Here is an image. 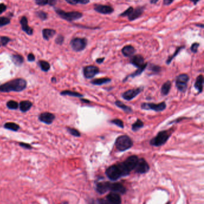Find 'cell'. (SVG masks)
I'll list each match as a JSON object with an SVG mask.
<instances>
[{
    "label": "cell",
    "instance_id": "obj_28",
    "mask_svg": "<svg viewBox=\"0 0 204 204\" xmlns=\"http://www.w3.org/2000/svg\"><path fill=\"white\" fill-rule=\"evenodd\" d=\"M4 127L7 130H12L13 131H17L20 129V127L18 124L14 123H7L4 125Z\"/></svg>",
    "mask_w": 204,
    "mask_h": 204
},
{
    "label": "cell",
    "instance_id": "obj_46",
    "mask_svg": "<svg viewBox=\"0 0 204 204\" xmlns=\"http://www.w3.org/2000/svg\"><path fill=\"white\" fill-rule=\"evenodd\" d=\"M19 145L20 146H21L22 148H25V149H26L29 150L32 149V147L31 146V145H29V144H28V143H22V142H21V143H19Z\"/></svg>",
    "mask_w": 204,
    "mask_h": 204
},
{
    "label": "cell",
    "instance_id": "obj_4",
    "mask_svg": "<svg viewBox=\"0 0 204 204\" xmlns=\"http://www.w3.org/2000/svg\"><path fill=\"white\" fill-rule=\"evenodd\" d=\"M115 145L119 151L124 152L132 148L133 146V141L129 136L122 135L116 138Z\"/></svg>",
    "mask_w": 204,
    "mask_h": 204
},
{
    "label": "cell",
    "instance_id": "obj_7",
    "mask_svg": "<svg viewBox=\"0 0 204 204\" xmlns=\"http://www.w3.org/2000/svg\"><path fill=\"white\" fill-rule=\"evenodd\" d=\"M189 77L187 74L183 73L179 75L176 80V85L177 89L182 93L186 91L187 88V83L189 81Z\"/></svg>",
    "mask_w": 204,
    "mask_h": 204
},
{
    "label": "cell",
    "instance_id": "obj_52",
    "mask_svg": "<svg viewBox=\"0 0 204 204\" xmlns=\"http://www.w3.org/2000/svg\"><path fill=\"white\" fill-rule=\"evenodd\" d=\"M68 3L71 4V5H76L77 4V2L76 1V0H65Z\"/></svg>",
    "mask_w": 204,
    "mask_h": 204
},
{
    "label": "cell",
    "instance_id": "obj_8",
    "mask_svg": "<svg viewBox=\"0 0 204 204\" xmlns=\"http://www.w3.org/2000/svg\"><path fill=\"white\" fill-rule=\"evenodd\" d=\"M87 44V40L82 38H75L70 42L71 48L74 51L77 52L83 51L86 48Z\"/></svg>",
    "mask_w": 204,
    "mask_h": 204
},
{
    "label": "cell",
    "instance_id": "obj_6",
    "mask_svg": "<svg viewBox=\"0 0 204 204\" xmlns=\"http://www.w3.org/2000/svg\"><path fill=\"white\" fill-rule=\"evenodd\" d=\"M56 12L61 18L69 22L78 20L83 16L82 13L78 12H65L60 9H57L56 10Z\"/></svg>",
    "mask_w": 204,
    "mask_h": 204
},
{
    "label": "cell",
    "instance_id": "obj_29",
    "mask_svg": "<svg viewBox=\"0 0 204 204\" xmlns=\"http://www.w3.org/2000/svg\"><path fill=\"white\" fill-rule=\"evenodd\" d=\"M115 105L119 108L122 109L123 111H124L125 112L127 113H131L132 111V109H131L130 107L125 105L123 103H122L121 101L120 100H116L115 102Z\"/></svg>",
    "mask_w": 204,
    "mask_h": 204
},
{
    "label": "cell",
    "instance_id": "obj_16",
    "mask_svg": "<svg viewBox=\"0 0 204 204\" xmlns=\"http://www.w3.org/2000/svg\"><path fill=\"white\" fill-rule=\"evenodd\" d=\"M130 63L138 68H141L146 64H147V63H144V57L140 55L132 56V57L130 60Z\"/></svg>",
    "mask_w": 204,
    "mask_h": 204
},
{
    "label": "cell",
    "instance_id": "obj_25",
    "mask_svg": "<svg viewBox=\"0 0 204 204\" xmlns=\"http://www.w3.org/2000/svg\"><path fill=\"white\" fill-rule=\"evenodd\" d=\"M12 61L16 66H19L23 64L24 59L21 55H12Z\"/></svg>",
    "mask_w": 204,
    "mask_h": 204
},
{
    "label": "cell",
    "instance_id": "obj_11",
    "mask_svg": "<svg viewBox=\"0 0 204 204\" xmlns=\"http://www.w3.org/2000/svg\"><path fill=\"white\" fill-rule=\"evenodd\" d=\"M99 72V69L98 67L93 65L87 66L83 68L84 77L87 79L93 78Z\"/></svg>",
    "mask_w": 204,
    "mask_h": 204
},
{
    "label": "cell",
    "instance_id": "obj_34",
    "mask_svg": "<svg viewBox=\"0 0 204 204\" xmlns=\"http://www.w3.org/2000/svg\"><path fill=\"white\" fill-rule=\"evenodd\" d=\"M7 107L11 110H15L19 108V104L14 100H9L7 102Z\"/></svg>",
    "mask_w": 204,
    "mask_h": 204
},
{
    "label": "cell",
    "instance_id": "obj_30",
    "mask_svg": "<svg viewBox=\"0 0 204 204\" xmlns=\"http://www.w3.org/2000/svg\"><path fill=\"white\" fill-rule=\"evenodd\" d=\"M61 95H69V96H72V97H80L81 98L83 97V95L75 91H70V90H65L62 91L61 92Z\"/></svg>",
    "mask_w": 204,
    "mask_h": 204
},
{
    "label": "cell",
    "instance_id": "obj_58",
    "mask_svg": "<svg viewBox=\"0 0 204 204\" xmlns=\"http://www.w3.org/2000/svg\"><path fill=\"white\" fill-rule=\"evenodd\" d=\"M197 26H198V27H201V25H197ZM201 27H202V28H203V27H204V26H203V25H201Z\"/></svg>",
    "mask_w": 204,
    "mask_h": 204
},
{
    "label": "cell",
    "instance_id": "obj_36",
    "mask_svg": "<svg viewBox=\"0 0 204 204\" xmlns=\"http://www.w3.org/2000/svg\"><path fill=\"white\" fill-rule=\"evenodd\" d=\"M147 66V63L144 66H143L141 67V68H138V69L136 70L135 72H134L133 73H132L131 75H130L129 77H132V78H134V77H137V76L141 75V74L143 73V72L145 70V69L146 68Z\"/></svg>",
    "mask_w": 204,
    "mask_h": 204
},
{
    "label": "cell",
    "instance_id": "obj_10",
    "mask_svg": "<svg viewBox=\"0 0 204 204\" xmlns=\"http://www.w3.org/2000/svg\"><path fill=\"white\" fill-rule=\"evenodd\" d=\"M135 173L138 174H144L147 173L150 170V166L149 163L144 158L138 159L135 168Z\"/></svg>",
    "mask_w": 204,
    "mask_h": 204
},
{
    "label": "cell",
    "instance_id": "obj_12",
    "mask_svg": "<svg viewBox=\"0 0 204 204\" xmlns=\"http://www.w3.org/2000/svg\"><path fill=\"white\" fill-rule=\"evenodd\" d=\"M143 90V87H139L134 89L129 90L124 92L122 95L123 98L126 100H131L134 98L136 95H138Z\"/></svg>",
    "mask_w": 204,
    "mask_h": 204
},
{
    "label": "cell",
    "instance_id": "obj_27",
    "mask_svg": "<svg viewBox=\"0 0 204 204\" xmlns=\"http://www.w3.org/2000/svg\"><path fill=\"white\" fill-rule=\"evenodd\" d=\"M111 80L109 78H98V79H94L93 80L91 83L95 85H101L105 84H107L109 82H111Z\"/></svg>",
    "mask_w": 204,
    "mask_h": 204
},
{
    "label": "cell",
    "instance_id": "obj_42",
    "mask_svg": "<svg viewBox=\"0 0 204 204\" xmlns=\"http://www.w3.org/2000/svg\"><path fill=\"white\" fill-rule=\"evenodd\" d=\"M37 16L41 19V20H46L47 18V15L46 13H44V12L42 11H39L38 12H37Z\"/></svg>",
    "mask_w": 204,
    "mask_h": 204
},
{
    "label": "cell",
    "instance_id": "obj_40",
    "mask_svg": "<svg viewBox=\"0 0 204 204\" xmlns=\"http://www.w3.org/2000/svg\"><path fill=\"white\" fill-rule=\"evenodd\" d=\"M110 122H111V123H114V125L118 126L119 127H120L121 128H124V123H123V122L121 120L114 119V120H111Z\"/></svg>",
    "mask_w": 204,
    "mask_h": 204
},
{
    "label": "cell",
    "instance_id": "obj_26",
    "mask_svg": "<svg viewBox=\"0 0 204 204\" xmlns=\"http://www.w3.org/2000/svg\"><path fill=\"white\" fill-rule=\"evenodd\" d=\"M171 82L170 81H167L163 84L161 87V93L162 95H166L169 94L171 90Z\"/></svg>",
    "mask_w": 204,
    "mask_h": 204
},
{
    "label": "cell",
    "instance_id": "obj_2",
    "mask_svg": "<svg viewBox=\"0 0 204 204\" xmlns=\"http://www.w3.org/2000/svg\"><path fill=\"white\" fill-rule=\"evenodd\" d=\"M138 160V156L136 155H132L128 157L124 162L118 163L122 172L123 177L129 175L131 171L135 169Z\"/></svg>",
    "mask_w": 204,
    "mask_h": 204
},
{
    "label": "cell",
    "instance_id": "obj_21",
    "mask_svg": "<svg viewBox=\"0 0 204 204\" xmlns=\"http://www.w3.org/2000/svg\"><path fill=\"white\" fill-rule=\"evenodd\" d=\"M122 53L125 57H131L135 53V49L132 45H126L123 48Z\"/></svg>",
    "mask_w": 204,
    "mask_h": 204
},
{
    "label": "cell",
    "instance_id": "obj_24",
    "mask_svg": "<svg viewBox=\"0 0 204 204\" xmlns=\"http://www.w3.org/2000/svg\"><path fill=\"white\" fill-rule=\"evenodd\" d=\"M96 191L99 194H104L108 191L107 182L98 183L96 184Z\"/></svg>",
    "mask_w": 204,
    "mask_h": 204
},
{
    "label": "cell",
    "instance_id": "obj_1",
    "mask_svg": "<svg viewBox=\"0 0 204 204\" xmlns=\"http://www.w3.org/2000/svg\"><path fill=\"white\" fill-rule=\"evenodd\" d=\"M27 85V81L23 78H16L0 85V92H20L24 90Z\"/></svg>",
    "mask_w": 204,
    "mask_h": 204
},
{
    "label": "cell",
    "instance_id": "obj_37",
    "mask_svg": "<svg viewBox=\"0 0 204 204\" xmlns=\"http://www.w3.org/2000/svg\"><path fill=\"white\" fill-rule=\"evenodd\" d=\"M67 130L68 131V133L71 134L72 136H75V137H80L81 134L76 129L73 128H71V127H67Z\"/></svg>",
    "mask_w": 204,
    "mask_h": 204
},
{
    "label": "cell",
    "instance_id": "obj_39",
    "mask_svg": "<svg viewBox=\"0 0 204 204\" xmlns=\"http://www.w3.org/2000/svg\"><path fill=\"white\" fill-rule=\"evenodd\" d=\"M10 39L7 37H0V47L6 46L9 42L10 41Z\"/></svg>",
    "mask_w": 204,
    "mask_h": 204
},
{
    "label": "cell",
    "instance_id": "obj_32",
    "mask_svg": "<svg viewBox=\"0 0 204 204\" xmlns=\"http://www.w3.org/2000/svg\"><path fill=\"white\" fill-rule=\"evenodd\" d=\"M39 65L41 70L44 72H47L50 68V65L49 62L45 60H40L39 62Z\"/></svg>",
    "mask_w": 204,
    "mask_h": 204
},
{
    "label": "cell",
    "instance_id": "obj_54",
    "mask_svg": "<svg viewBox=\"0 0 204 204\" xmlns=\"http://www.w3.org/2000/svg\"><path fill=\"white\" fill-rule=\"evenodd\" d=\"M81 101L83 102L84 103H91V102L89 100H86V99H83V98H81Z\"/></svg>",
    "mask_w": 204,
    "mask_h": 204
},
{
    "label": "cell",
    "instance_id": "obj_3",
    "mask_svg": "<svg viewBox=\"0 0 204 204\" xmlns=\"http://www.w3.org/2000/svg\"><path fill=\"white\" fill-rule=\"evenodd\" d=\"M171 130H163L159 132L150 141V145L153 146H161L166 143L171 135Z\"/></svg>",
    "mask_w": 204,
    "mask_h": 204
},
{
    "label": "cell",
    "instance_id": "obj_41",
    "mask_svg": "<svg viewBox=\"0 0 204 204\" xmlns=\"http://www.w3.org/2000/svg\"><path fill=\"white\" fill-rule=\"evenodd\" d=\"M149 69L154 73H159V72H160V71L161 70V67H159V66L154 65L152 64V65H150Z\"/></svg>",
    "mask_w": 204,
    "mask_h": 204
},
{
    "label": "cell",
    "instance_id": "obj_5",
    "mask_svg": "<svg viewBox=\"0 0 204 204\" xmlns=\"http://www.w3.org/2000/svg\"><path fill=\"white\" fill-rule=\"evenodd\" d=\"M106 174L111 180L116 181L123 177L122 173L118 165V164L113 165L106 170Z\"/></svg>",
    "mask_w": 204,
    "mask_h": 204
},
{
    "label": "cell",
    "instance_id": "obj_17",
    "mask_svg": "<svg viewBox=\"0 0 204 204\" xmlns=\"http://www.w3.org/2000/svg\"><path fill=\"white\" fill-rule=\"evenodd\" d=\"M94 10L99 13L109 14L114 12V9L109 5H104L100 4H96L94 6Z\"/></svg>",
    "mask_w": 204,
    "mask_h": 204
},
{
    "label": "cell",
    "instance_id": "obj_56",
    "mask_svg": "<svg viewBox=\"0 0 204 204\" xmlns=\"http://www.w3.org/2000/svg\"><path fill=\"white\" fill-rule=\"evenodd\" d=\"M158 1L159 0H150V2L151 4H156V3H157L158 2Z\"/></svg>",
    "mask_w": 204,
    "mask_h": 204
},
{
    "label": "cell",
    "instance_id": "obj_53",
    "mask_svg": "<svg viewBox=\"0 0 204 204\" xmlns=\"http://www.w3.org/2000/svg\"><path fill=\"white\" fill-rule=\"evenodd\" d=\"M104 59H105L104 58H99V59H97L96 60V62L97 63H98V64H101L104 62Z\"/></svg>",
    "mask_w": 204,
    "mask_h": 204
},
{
    "label": "cell",
    "instance_id": "obj_9",
    "mask_svg": "<svg viewBox=\"0 0 204 204\" xmlns=\"http://www.w3.org/2000/svg\"><path fill=\"white\" fill-rule=\"evenodd\" d=\"M166 105L165 102H162L158 104L151 103H143L141 105V109L144 110H152L155 112H161L166 109Z\"/></svg>",
    "mask_w": 204,
    "mask_h": 204
},
{
    "label": "cell",
    "instance_id": "obj_49",
    "mask_svg": "<svg viewBox=\"0 0 204 204\" xmlns=\"http://www.w3.org/2000/svg\"><path fill=\"white\" fill-rule=\"evenodd\" d=\"M27 59L29 62H34L35 60V55L32 53H30L28 55Z\"/></svg>",
    "mask_w": 204,
    "mask_h": 204
},
{
    "label": "cell",
    "instance_id": "obj_22",
    "mask_svg": "<svg viewBox=\"0 0 204 204\" xmlns=\"http://www.w3.org/2000/svg\"><path fill=\"white\" fill-rule=\"evenodd\" d=\"M32 106V102L28 100H25V101H22L21 102H20L19 105V108L21 112H27L31 108Z\"/></svg>",
    "mask_w": 204,
    "mask_h": 204
},
{
    "label": "cell",
    "instance_id": "obj_33",
    "mask_svg": "<svg viewBox=\"0 0 204 204\" xmlns=\"http://www.w3.org/2000/svg\"><path fill=\"white\" fill-rule=\"evenodd\" d=\"M144 126V123L143 122L140 120L139 119H138L136 121V122L133 123L132 125V130L134 131H137L141 128H143Z\"/></svg>",
    "mask_w": 204,
    "mask_h": 204
},
{
    "label": "cell",
    "instance_id": "obj_15",
    "mask_svg": "<svg viewBox=\"0 0 204 204\" xmlns=\"http://www.w3.org/2000/svg\"><path fill=\"white\" fill-rule=\"evenodd\" d=\"M106 201L108 204H121L122 200L119 194L111 192L106 196Z\"/></svg>",
    "mask_w": 204,
    "mask_h": 204
},
{
    "label": "cell",
    "instance_id": "obj_18",
    "mask_svg": "<svg viewBox=\"0 0 204 204\" xmlns=\"http://www.w3.org/2000/svg\"><path fill=\"white\" fill-rule=\"evenodd\" d=\"M144 12L143 7H138L135 9H133L131 14L128 16L130 21H132L140 17Z\"/></svg>",
    "mask_w": 204,
    "mask_h": 204
},
{
    "label": "cell",
    "instance_id": "obj_43",
    "mask_svg": "<svg viewBox=\"0 0 204 204\" xmlns=\"http://www.w3.org/2000/svg\"><path fill=\"white\" fill-rule=\"evenodd\" d=\"M199 46V43H198V42L193 43V44L191 45V51L193 53H197Z\"/></svg>",
    "mask_w": 204,
    "mask_h": 204
},
{
    "label": "cell",
    "instance_id": "obj_23",
    "mask_svg": "<svg viewBox=\"0 0 204 204\" xmlns=\"http://www.w3.org/2000/svg\"><path fill=\"white\" fill-rule=\"evenodd\" d=\"M43 37L45 40H49L53 37L56 34V31L51 29H44L42 31Z\"/></svg>",
    "mask_w": 204,
    "mask_h": 204
},
{
    "label": "cell",
    "instance_id": "obj_48",
    "mask_svg": "<svg viewBox=\"0 0 204 204\" xmlns=\"http://www.w3.org/2000/svg\"><path fill=\"white\" fill-rule=\"evenodd\" d=\"M7 7L4 4H0V14L6 10Z\"/></svg>",
    "mask_w": 204,
    "mask_h": 204
},
{
    "label": "cell",
    "instance_id": "obj_45",
    "mask_svg": "<svg viewBox=\"0 0 204 204\" xmlns=\"http://www.w3.org/2000/svg\"><path fill=\"white\" fill-rule=\"evenodd\" d=\"M64 38L62 35H59L55 40L56 43L58 45H62V43L64 42Z\"/></svg>",
    "mask_w": 204,
    "mask_h": 204
},
{
    "label": "cell",
    "instance_id": "obj_55",
    "mask_svg": "<svg viewBox=\"0 0 204 204\" xmlns=\"http://www.w3.org/2000/svg\"><path fill=\"white\" fill-rule=\"evenodd\" d=\"M191 1V2H193V4H195V5H196L200 0H190Z\"/></svg>",
    "mask_w": 204,
    "mask_h": 204
},
{
    "label": "cell",
    "instance_id": "obj_51",
    "mask_svg": "<svg viewBox=\"0 0 204 204\" xmlns=\"http://www.w3.org/2000/svg\"><path fill=\"white\" fill-rule=\"evenodd\" d=\"M174 0H163V4L166 5H169L171 4Z\"/></svg>",
    "mask_w": 204,
    "mask_h": 204
},
{
    "label": "cell",
    "instance_id": "obj_13",
    "mask_svg": "<svg viewBox=\"0 0 204 204\" xmlns=\"http://www.w3.org/2000/svg\"><path fill=\"white\" fill-rule=\"evenodd\" d=\"M108 191H112L113 192L117 193L118 194H123L126 191L124 186L119 183H109L107 182Z\"/></svg>",
    "mask_w": 204,
    "mask_h": 204
},
{
    "label": "cell",
    "instance_id": "obj_14",
    "mask_svg": "<svg viewBox=\"0 0 204 204\" xmlns=\"http://www.w3.org/2000/svg\"><path fill=\"white\" fill-rule=\"evenodd\" d=\"M55 119V115L54 114L50 112H43L39 116V120L41 123H44L46 124H51L54 122Z\"/></svg>",
    "mask_w": 204,
    "mask_h": 204
},
{
    "label": "cell",
    "instance_id": "obj_50",
    "mask_svg": "<svg viewBox=\"0 0 204 204\" xmlns=\"http://www.w3.org/2000/svg\"><path fill=\"white\" fill-rule=\"evenodd\" d=\"M77 3H80L82 4H86L89 2V0H76Z\"/></svg>",
    "mask_w": 204,
    "mask_h": 204
},
{
    "label": "cell",
    "instance_id": "obj_44",
    "mask_svg": "<svg viewBox=\"0 0 204 204\" xmlns=\"http://www.w3.org/2000/svg\"><path fill=\"white\" fill-rule=\"evenodd\" d=\"M134 9V8L133 7H129V8H128L126 10H125L123 13H122L121 14H120V16H123V17H125V16H128L130 14H131V12L132 11V10Z\"/></svg>",
    "mask_w": 204,
    "mask_h": 204
},
{
    "label": "cell",
    "instance_id": "obj_47",
    "mask_svg": "<svg viewBox=\"0 0 204 204\" xmlns=\"http://www.w3.org/2000/svg\"><path fill=\"white\" fill-rule=\"evenodd\" d=\"M91 204H108V203L107 202L106 200L101 199H98L97 201L93 202V203Z\"/></svg>",
    "mask_w": 204,
    "mask_h": 204
},
{
    "label": "cell",
    "instance_id": "obj_38",
    "mask_svg": "<svg viewBox=\"0 0 204 204\" xmlns=\"http://www.w3.org/2000/svg\"><path fill=\"white\" fill-rule=\"evenodd\" d=\"M10 23V20L5 17H0V27L9 25Z\"/></svg>",
    "mask_w": 204,
    "mask_h": 204
},
{
    "label": "cell",
    "instance_id": "obj_31",
    "mask_svg": "<svg viewBox=\"0 0 204 204\" xmlns=\"http://www.w3.org/2000/svg\"><path fill=\"white\" fill-rule=\"evenodd\" d=\"M56 2L57 0H35V3L39 5H46L47 4L54 5Z\"/></svg>",
    "mask_w": 204,
    "mask_h": 204
},
{
    "label": "cell",
    "instance_id": "obj_57",
    "mask_svg": "<svg viewBox=\"0 0 204 204\" xmlns=\"http://www.w3.org/2000/svg\"><path fill=\"white\" fill-rule=\"evenodd\" d=\"M52 82H54V83H55V82H56V78H54V77H53V78H52Z\"/></svg>",
    "mask_w": 204,
    "mask_h": 204
},
{
    "label": "cell",
    "instance_id": "obj_19",
    "mask_svg": "<svg viewBox=\"0 0 204 204\" xmlns=\"http://www.w3.org/2000/svg\"><path fill=\"white\" fill-rule=\"evenodd\" d=\"M21 27L22 30L26 32L28 35H31L33 34V29L28 26V20L26 17H22L20 20Z\"/></svg>",
    "mask_w": 204,
    "mask_h": 204
},
{
    "label": "cell",
    "instance_id": "obj_20",
    "mask_svg": "<svg viewBox=\"0 0 204 204\" xmlns=\"http://www.w3.org/2000/svg\"><path fill=\"white\" fill-rule=\"evenodd\" d=\"M194 86H195V88L198 90L199 93H202V91H203V86H204L203 75H200L197 77Z\"/></svg>",
    "mask_w": 204,
    "mask_h": 204
},
{
    "label": "cell",
    "instance_id": "obj_35",
    "mask_svg": "<svg viewBox=\"0 0 204 204\" xmlns=\"http://www.w3.org/2000/svg\"><path fill=\"white\" fill-rule=\"evenodd\" d=\"M184 48V46H181V47H180L177 48V49L176 50V51L174 52V53L171 56H170V57L168 59V60H166V63H167V65H169V64L171 63V62H172V60H173V59H174L176 56H177V55L178 54V53H179L183 48Z\"/></svg>",
    "mask_w": 204,
    "mask_h": 204
}]
</instances>
